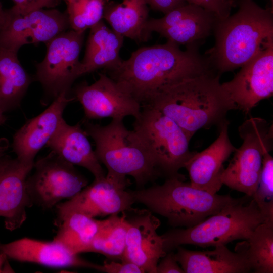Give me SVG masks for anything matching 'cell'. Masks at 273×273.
Returning a JSON list of instances; mask_svg holds the SVG:
<instances>
[{
	"instance_id": "1",
	"label": "cell",
	"mask_w": 273,
	"mask_h": 273,
	"mask_svg": "<svg viewBox=\"0 0 273 273\" xmlns=\"http://www.w3.org/2000/svg\"><path fill=\"white\" fill-rule=\"evenodd\" d=\"M199 48L181 50L167 41L134 51L116 67L108 70L109 77L124 92L146 105L163 89L186 78L211 72Z\"/></svg>"
},
{
	"instance_id": "2",
	"label": "cell",
	"mask_w": 273,
	"mask_h": 273,
	"mask_svg": "<svg viewBox=\"0 0 273 273\" xmlns=\"http://www.w3.org/2000/svg\"><path fill=\"white\" fill-rule=\"evenodd\" d=\"M237 4L235 13L216 22L214 44L204 55L220 75L241 67L273 45L272 8H262L253 0H237Z\"/></svg>"
},
{
	"instance_id": "3",
	"label": "cell",
	"mask_w": 273,
	"mask_h": 273,
	"mask_svg": "<svg viewBox=\"0 0 273 273\" xmlns=\"http://www.w3.org/2000/svg\"><path fill=\"white\" fill-rule=\"evenodd\" d=\"M220 76L211 72L185 79L163 89L146 105L171 118L191 139L200 129L219 128L235 110L221 89Z\"/></svg>"
},
{
	"instance_id": "4",
	"label": "cell",
	"mask_w": 273,
	"mask_h": 273,
	"mask_svg": "<svg viewBox=\"0 0 273 273\" xmlns=\"http://www.w3.org/2000/svg\"><path fill=\"white\" fill-rule=\"evenodd\" d=\"M84 130L94 140L95 152L107 170L106 175L119 178L132 177L138 189L163 177L143 142L122 119H112L106 125L86 121Z\"/></svg>"
},
{
	"instance_id": "5",
	"label": "cell",
	"mask_w": 273,
	"mask_h": 273,
	"mask_svg": "<svg viewBox=\"0 0 273 273\" xmlns=\"http://www.w3.org/2000/svg\"><path fill=\"white\" fill-rule=\"evenodd\" d=\"M186 178H166L162 185L129 190L134 203L165 217L173 228L192 227L213 215L236 198L193 187Z\"/></svg>"
},
{
	"instance_id": "6",
	"label": "cell",
	"mask_w": 273,
	"mask_h": 273,
	"mask_svg": "<svg viewBox=\"0 0 273 273\" xmlns=\"http://www.w3.org/2000/svg\"><path fill=\"white\" fill-rule=\"evenodd\" d=\"M265 220L256 203L245 195L236 198L217 213L188 228H175L161 237L167 253L183 245L216 246L237 240L247 241Z\"/></svg>"
},
{
	"instance_id": "7",
	"label": "cell",
	"mask_w": 273,
	"mask_h": 273,
	"mask_svg": "<svg viewBox=\"0 0 273 273\" xmlns=\"http://www.w3.org/2000/svg\"><path fill=\"white\" fill-rule=\"evenodd\" d=\"M133 130L140 137L163 177H185L179 173L195 152L191 138L171 118L150 105L142 106Z\"/></svg>"
},
{
	"instance_id": "8",
	"label": "cell",
	"mask_w": 273,
	"mask_h": 273,
	"mask_svg": "<svg viewBox=\"0 0 273 273\" xmlns=\"http://www.w3.org/2000/svg\"><path fill=\"white\" fill-rule=\"evenodd\" d=\"M243 141L221 176L223 185L252 197L261 171L264 154L273 146L272 125L260 117H250L238 128Z\"/></svg>"
},
{
	"instance_id": "9",
	"label": "cell",
	"mask_w": 273,
	"mask_h": 273,
	"mask_svg": "<svg viewBox=\"0 0 273 273\" xmlns=\"http://www.w3.org/2000/svg\"><path fill=\"white\" fill-rule=\"evenodd\" d=\"M33 169L27 178V191L32 204L44 209L71 198L88 184L74 165L52 151L34 162Z\"/></svg>"
},
{
	"instance_id": "10",
	"label": "cell",
	"mask_w": 273,
	"mask_h": 273,
	"mask_svg": "<svg viewBox=\"0 0 273 273\" xmlns=\"http://www.w3.org/2000/svg\"><path fill=\"white\" fill-rule=\"evenodd\" d=\"M84 32L64 31L48 42L46 56L36 65V79L47 93L56 98L67 93L73 82L81 76L79 61Z\"/></svg>"
},
{
	"instance_id": "11",
	"label": "cell",
	"mask_w": 273,
	"mask_h": 273,
	"mask_svg": "<svg viewBox=\"0 0 273 273\" xmlns=\"http://www.w3.org/2000/svg\"><path fill=\"white\" fill-rule=\"evenodd\" d=\"M126 178H119L106 174L95 179L79 192L56 207L58 225L67 215L77 212L90 217L118 215L133 209L134 200L129 190Z\"/></svg>"
},
{
	"instance_id": "12",
	"label": "cell",
	"mask_w": 273,
	"mask_h": 273,
	"mask_svg": "<svg viewBox=\"0 0 273 273\" xmlns=\"http://www.w3.org/2000/svg\"><path fill=\"white\" fill-rule=\"evenodd\" d=\"M6 12V22L0 29V49L16 53L25 44L47 43L69 27L66 13L56 9L21 12L13 6Z\"/></svg>"
},
{
	"instance_id": "13",
	"label": "cell",
	"mask_w": 273,
	"mask_h": 273,
	"mask_svg": "<svg viewBox=\"0 0 273 273\" xmlns=\"http://www.w3.org/2000/svg\"><path fill=\"white\" fill-rule=\"evenodd\" d=\"M221 89L235 110L247 115L262 100L273 94V45L262 50L244 64Z\"/></svg>"
},
{
	"instance_id": "14",
	"label": "cell",
	"mask_w": 273,
	"mask_h": 273,
	"mask_svg": "<svg viewBox=\"0 0 273 273\" xmlns=\"http://www.w3.org/2000/svg\"><path fill=\"white\" fill-rule=\"evenodd\" d=\"M218 19L211 12L197 5L187 3L160 18L148 20L147 31L157 32L167 41L187 48H199L213 34Z\"/></svg>"
},
{
	"instance_id": "15",
	"label": "cell",
	"mask_w": 273,
	"mask_h": 273,
	"mask_svg": "<svg viewBox=\"0 0 273 273\" xmlns=\"http://www.w3.org/2000/svg\"><path fill=\"white\" fill-rule=\"evenodd\" d=\"M76 99L82 105L87 119L110 118L122 119L128 116L137 117L142 106L122 89L109 76L100 74L94 83H82L74 89Z\"/></svg>"
},
{
	"instance_id": "16",
	"label": "cell",
	"mask_w": 273,
	"mask_h": 273,
	"mask_svg": "<svg viewBox=\"0 0 273 273\" xmlns=\"http://www.w3.org/2000/svg\"><path fill=\"white\" fill-rule=\"evenodd\" d=\"M124 212L128 228L123 261L134 263L144 272L156 273L159 259L166 254L157 233L160 220L148 209Z\"/></svg>"
},
{
	"instance_id": "17",
	"label": "cell",
	"mask_w": 273,
	"mask_h": 273,
	"mask_svg": "<svg viewBox=\"0 0 273 273\" xmlns=\"http://www.w3.org/2000/svg\"><path fill=\"white\" fill-rule=\"evenodd\" d=\"M33 165L17 158H0V216L9 231L20 228L26 219V209L32 205L26 187L27 177Z\"/></svg>"
},
{
	"instance_id": "18",
	"label": "cell",
	"mask_w": 273,
	"mask_h": 273,
	"mask_svg": "<svg viewBox=\"0 0 273 273\" xmlns=\"http://www.w3.org/2000/svg\"><path fill=\"white\" fill-rule=\"evenodd\" d=\"M71 100L67 97V93H61L44 111L27 121L16 132L12 146L20 162L34 165L36 154L47 145L64 120V111Z\"/></svg>"
},
{
	"instance_id": "19",
	"label": "cell",
	"mask_w": 273,
	"mask_h": 273,
	"mask_svg": "<svg viewBox=\"0 0 273 273\" xmlns=\"http://www.w3.org/2000/svg\"><path fill=\"white\" fill-rule=\"evenodd\" d=\"M229 124L228 121L222 124L217 138L203 151L195 152L185 164L193 187L212 194L221 188L223 163L236 149L229 138Z\"/></svg>"
},
{
	"instance_id": "20",
	"label": "cell",
	"mask_w": 273,
	"mask_h": 273,
	"mask_svg": "<svg viewBox=\"0 0 273 273\" xmlns=\"http://www.w3.org/2000/svg\"><path fill=\"white\" fill-rule=\"evenodd\" d=\"M0 251L18 261L50 267H83L100 271L101 269V265L83 259L54 240L23 238L7 244L0 243Z\"/></svg>"
},
{
	"instance_id": "21",
	"label": "cell",
	"mask_w": 273,
	"mask_h": 273,
	"mask_svg": "<svg viewBox=\"0 0 273 273\" xmlns=\"http://www.w3.org/2000/svg\"><path fill=\"white\" fill-rule=\"evenodd\" d=\"M175 253L184 273H246L251 268L245 250L236 252L224 245L209 251H192L178 247Z\"/></svg>"
},
{
	"instance_id": "22",
	"label": "cell",
	"mask_w": 273,
	"mask_h": 273,
	"mask_svg": "<svg viewBox=\"0 0 273 273\" xmlns=\"http://www.w3.org/2000/svg\"><path fill=\"white\" fill-rule=\"evenodd\" d=\"M47 145L52 151L66 161L88 170L95 179L105 177L101 163L80 123L70 125L64 119Z\"/></svg>"
},
{
	"instance_id": "23",
	"label": "cell",
	"mask_w": 273,
	"mask_h": 273,
	"mask_svg": "<svg viewBox=\"0 0 273 273\" xmlns=\"http://www.w3.org/2000/svg\"><path fill=\"white\" fill-rule=\"evenodd\" d=\"M124 37L108 28L101 20L90 28L81 75L99 69H112L121 62L119 52Z\"/></svg>"
},
{
	"instance_id": "24",
	"label": "cell",
	"mask_w": 273,
	"mask_h": 273,
	"mask_svg": "<svg viewBox=\"0 0 273 273\" xmlns=\"http://www.w3.org/2000/svg\"><path fill=\"white\" fill-rule=\"evenodd\" d=\"M145 0H123L120 3L106 4L103 18L112 30L138 42L148 40L150 34L146 30L148 8Z\"/></svg>"
},
{
	"instance_id": "25",
	"label": "cell",
	"mask_w": 273,
	"mask_h": 273,
	"mask_svg": "<svg viewBox=\"0 0 273 273\" xmlns=\"http://www.w3.org/2000/svg\"><path fill=\"white\" fill-rule=\"evenodd\" d=\"M31 80L21 66L17 53L0 49V107L4 113L20 105Z\"/></svg>"
},
{
	"instance_id": "26",
	"label": "cell",
	"mask_w": 273,
	"mask_h": 273,
	"mask_svg": "<svg viewBox=\"0 0 273 273\" xmlns=\"http://www.w3.org/2000/svg\"><path fill=\"white\" fill-rule=\"evenodd\" d=\"M101 224L86 215L73 212L65 216L57 225L58 232L54 241L74 254L86 252Z\"/></svg>"
},
{
	"instance_id": "27",
	"label": "cell",
	"mask_w": 273,
	"mask_h": 273,
	"mask_svg": "<svg viewBox=\"0 0 273 273\" xmlns=\"http://www.w3.org/2000/svg\"><path fill=\"white\" fill-rule=\"evenodd\" d=\"M128 224L125 212L101 220L99 229L86 252L101 254L110 260H123Z\"/></svg>"
},
{
	"instance_id": "28",
	"label": "cell",
	"mask_w": 273,
	"mask_h": 273,
	"mask_svg": "<svg viewBox=\"0 0 273 273\" xmlns=\"http://www.w3.org/2000/svg\"><path fill=\"white\" fill-rule=\"evenodd\" d=\"M246 255L251 270L256 273L273 272V225H258L247 241Z\"/></svg>"
},
{
	"instance_id": "29",
	"label": "cell",
	"mask_w": 273,
	"mask_h": 273,
	"mask_svg": "<svg viewBox=\"0 0 273 273\" xmlns=\"http://www.w3.org/2000/svg\"><path fill=\"white\" fill-rule=\"evenodd\" d=\"M67 16L72 30L85 32L103 18L107 0H66Z\"/></svg>"
},
{
	"instance_id": "30",
	"label": "cell",
	"mask_w": 273,
	"mask_h": 273,
	"mask_svg": "<svg viewBox=\"0 0 273 273\" xmlns=\"http://www.w3.org/2000/svg\"><path fill=\"white\" fill-rule=\"evenodd\" d=\"M265 223L273 225V158L270 152L263 156L257 188L251 197Z\"/></svg>"
},
{
	"instance_id": "31",
	"label": "cell",
	"mask_w": 273,
	"mask_h": 273,
	"mask_svg": "<svg viewBox=\"0 0 273 273\" xmlns=\"http://www.w3.org/2000/svg\"><path fill=\"white\" fill-rule=\"evenodd\" d=\"M187 3L199 6L213 13L218 19L228 17L235 6L225 0H186Z\"/></svg>"
},
{
	"instance_id": "32",
	"label": "cell",
	"mask_w": 273,
	"mask_h": 273,
	"mask_svg": "<svg viewBox=\"0 0 273 273\" xmlns=\"http://www.w3.org/2000/svg\"><path fill=\"white\" fill-rule=\"evenodd\" d=\"M100 271L106 273H144L143 269L133 263L127 261L111 260L101 265Z\"/></svg>"
},
{
	"instance_id": "33",
	"label": "cell",
	"mask_w": 273,
	"mask_h": 273,
	"mask_svg": "<svg viewBox=\"0 0 273 273\" xmlns=\"http://www.w3.org/2000/svg\"><path fill=\"white\" fill-rule=\"evenodd\" d=\"M162 258L157 264L156 273H184L176 259L175 253L172 251L167 253Z\"/></svg>"
},
{
	"instance_id": "34",
	"label": "cell",
	"mask_w": 273,
	"mask_h": 273,
	"mask_svg": "<svg viewBox=\"0 0 273 273\" xmlns=\"http://www.w3.org/2000/svg\"><path fill=\"white\" fill-rule=\"evenodd\" d=\"M147 5L156 11L166 14L170 11L188 3L186 0H145Z\"/></svg>"
},
{
	"instance_id": "35",
	"label": "cell",
	"mask_w": 273,
	"mask_h": 273,
	"mask_svg": "<svg viewBox=\"0 0 273 273\" xmlns=\"http://www.w3.org/2000/svg\"><path fill=\"white\" fill-rule=\"evenodd\" d=\"M57 0H30V11L54 7Z\"/></svg>"
},
{
	"instance_id": "36",
	"label": "cell",
	"mask_w": 273,
	"mask_h": 273,
	"mask_svg": "<svg viewBox=\"0 0 273 273\" xmlns=\"http://www.w3.org/2000/svg\"><path fill=\"white\" fill-rule=\"evenodd\" d=\"M14 3L13 6L21 12L30 11V0H12Z\"/></svg>"
},
{
	"instance_id": "37",
	"label": "cell",
	"mask_w": 273,
	"mask_h": 273,
	"mask_svg": "<svg viewBox=\"0 0 273 273\" xmlns=\"http://www.w3.org/2000/svg\"><path fill=\"white\" fill-rule=\"evenodd\" d=\"M6 19L7 14L6 10H3L0 2V29L4 26L6 24Z\"/></svg>"
},
{
	"instance_id": "38",
	"label": "cell",
	"mask_w": 273,
	"mask_h": 273,
	"mask_svg": "<svg viewBox=\"0 0 273 273\" xmlns=\"http://www.w3.org/2000/svg\"><path fill=\"white\" fill-rule=\"evenodd\" d=\"M4 112L0 107V125L3 124L6 121V117L4 114Z\"/></svg>"
},
{
	"instance_id": "39",
	"label": "cell",
	"mask_w": 273,
	"mask_h": 273,
	"mask_svg": "<svg viewBox=\"0 0 273 273\" xmlns=\"http://www.w3.org/2000/svg\"><path fill=\"white\" fill-rule=\"evenodd\" d=\"M7 147L5 145L0 144V157L3 155V152L6 149Z\"/></svg>"
},
{
	"instance_id": "40",
	"label": "cell",
	"mask_w": 273,
	"mask_h": 273,
	"mask_svg": "<svg viewBox=\"0 0 273 273\" xmlns=\"http://www.w3.org/2000/svg\"><path fill=\"white\" fill-rule=\"evenodd\" d=\"M231 3H232L235 6L237 5V0H225Z\"/></svg>"
},
{
	"instance_id": "41",
	"label": "cell",
	"mask_w": 273,
	"mask_h": 273,
	"mask_svg": "<svg viewBox=\"0 0 273 273\" xmlns=\"http://www.w3.org/2000/svg\"><path fill=\"white\" fill-rule=\"evenodd\" d=\"M65 1H66V0H65Z\"/></svg>"
},
{
	"instance_id": "42",
	"label": "cell",
	"mask_w": 273,
	"mask_h": 273,
	"mask_svg": "<svg viewBox=\"0 0 273 273\" xmlns=\"http://www.w3.org/2000/svg\"><path fill=\"white\" fill-rule=\"evenodd\" d=\"M1 158V157H0Z\"/></svg>"
}]
</instances>
